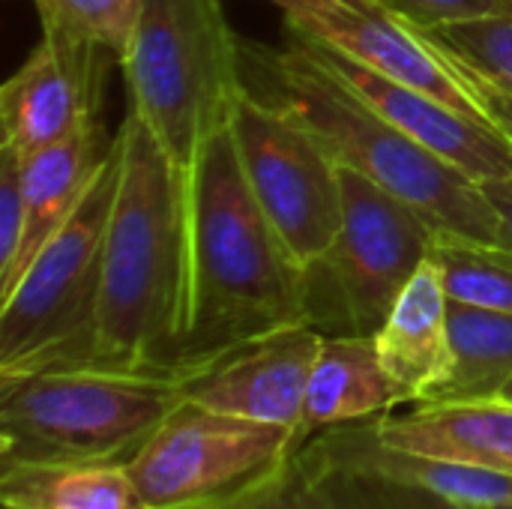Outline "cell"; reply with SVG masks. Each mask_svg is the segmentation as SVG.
Returning a JSON list of instances; mask_svg holds the SVG:
<instances>
[{
  "label": "cell",
  "instance_id": "cell-1",
  "mask_svg": "<svg viewBox=\"0 0 512 509\" xmlns=\"http://www.w3.org/2000/svg\"><path fill=\"white\" fill-rule=\"evenodd\" d=\"M117 141L120 177L87 369L177 381L189 324V177L135 111H126Z\"/></svg>",
  "mask_w": 512,
  "mask_h": 509
},
{
  "label": "cell",
  "instance_id": "cell-2",
  "mask_svg": "<svg viewBox=\"0 0 512 509\" xmlns=\"http://www.w3.org/2000/svg\"><path fill=\"white\" fill-rule=\"evenodd\" d=\"M291 324H306L303 267L252 198L228 126L189 171V324L177 381Z\"/></svg>",
  "mask_w": 512,
  "mask_h": 509
},
{
  "label": "cell",
  "instance_id": "cell-3",
  "mask_svg": "<svg viewBox=\"0 0 512 509\" xmlns=\"http://www.w3.org/2000/svg\"><path fill=\"white\" fill-rule=\"evenodd\" d=\"M246 87L309 126L339 165L360 171L420 210L441 234L501 243V228L483 183L435 156L285 33L282 48L243 42Z\"/></svg>",
  "mask_w": 512,
  "mask_h": 509
},
{
  "label": "cell",
  "instance_id": "cell-4",
  "mask_svg": "<svg viewBox=\"0 0 512 509\" xmlns=\"http://www.w3.org/2000/svg\"><path fill=\"white\" fill-rule=\"evenodd\" d=\"M120 66L129 111L186 177L204 144L231 126L249 90L243 39L222 0H141Z\"/></svg>",
  "mask_w": 512,
  "mask_h": 509
},
{
  "label": "cell",
  "instance_id": "cell-5",
  "mask_svg": "<svg viewBox=\"0 0 512 509\" xmlns=\"http://www.w3.org/2000/svg\"><path fill=\"white\" fill-rule=\"evenodd\" d=\"M183 402L171 378L108 369H36L0 378V468L129 462Z\"/></svg>",
  "mask_w": 512,
  "mask_h": 509
},
{
  "label": "cell",
  "instance_id": "cell-6",
  "mask_svg": "<svg viewBox=\"0 0 512 509\" xmlns=\"http://www.w3.org/2000/svg\"><path fill=\"white\" fill-rule=\"evenodd\" d=\"M117 177L120 141L114 135L78 210L0 297V378L87 366Z\"/></svg>",
  "mask_w": 512,
  "mask_h": 509
},
{
  "label": "cell",
  "instance_id": "cell-7",
  "mask_svg": "<svg viewBox=\"0 0 512 509\" xmlns=\"http://www.w3.org/2000/svg\"><path fill=\"white\" fill-rule=\"evenodd\" d=\"M438 228L342 165V225L330 249L303 270V315L324 336L375 339L411 276L435 255Z\"/></svg>",
  "mask_w": 512,
  "mask_h": 509
},
{
  "label": "cell",
  "instance_id": "cell-8",
  "mask_svg": "<svg viewBox=\"0 0 512 509\" xmlns=\"http://www.w3.org/2000/svg\"><path fill=\"white\" fill-rule=\"evenodd\" d=\"M294 432L183 399L126 462L147 509H210L279 474Z\"/></svg>",
  "mask_w": 512,
  "mask_h": 509
},
{
  "label": "cell",
  "instance_id": "cell-9",
  "mask_svg": "<svg viewBox=\"0 0 512 509\" xmlns=\"http://www.w3.org/2000/svg\"><path fill=\"white\" fill-rule=\"evenodd\" d=\"M231 138L252 198L306 270L339 234L342 165L309 126L252 90L234 108Z\"/></svg>",
  "mask_w": 512,
  "mask_h": 509
},
{
  "label": "cell",
  "instance_id": "cell-10",
  "mask_svg": "<svg viewBox=\"0 0 512 509\" xmlns=\"http://www.w3.org/2000/svg\"><path fill=\"white\" fill-rule=\"evenodd\" d=\"M324 333L291 324L249 339L180 378V396L219 414L285 426L297 435Z\"/></svg>",
  "mask_w": 512,
  "mask_h": 509
},
{
  "label": "cell",
  "instance_id": "cell-11",
  "mask_svg": "<svg viewBox=\"0 0 512 509\" xmlns=\"http://www.w3.org/2000/svg\"><path fill=\"white\" fill-rule=\"evenodd\" d=\"M288 36H294L315 60H321L369 108H375L381 117H387L417 144L447 159L450 165H456L477 183L512 177V144L489 120L471 117L459 111L456 105L414 84L381 75L327 45L306 39L303 33L291 27H288Z\"/></svg>",
  "mask_w": 512,
  "mask_h": 509
},
{
  "label": "cell",
  "instance_id": "cell-12",
  "mask_svg": "<svg viewBox=\"0 0 512 509\" xmlns=\"http://www.w3.org/2000/svg\"><path fill=\"white\" fill-rule=\"evenodd\" d=\"M285 27L486 120L417 30L375 0H270Z\"/></svg>",
  "mask_w": 512,
  "mask_h": 509
},
{
  "label": "cell",
  "instance_id": "cell-13",
  "mask_svg": "<svg viewBox=\"0 0 512 509\" xmlns=\"http://www.w3.org/2000/svg\"><path fill=\"white\" fill-rule=\"evenodd\" d=\"M105 57L111 54L87 39L42 30L39 45L0 87L3 147L30 156L96 120Z\"/></svg>",
  "mask_w": 512,
  "mask_h": 509
},
{
  "label": "cell",
  "instance_id": "cell-14",
  "mask_svg": "<svg viewBox=\"0 0 512 509\" xmlns=\"http://www.w3.org/2000/svg\"><path fill=\"white\" fill-rule=\"evenodd\" d=\"M378 435L402 450L512 477V402L504 396L417 402L378 417Z\"/></svg>",
  "mask_w": 512,
  "mask_h": 509
},
{
  "label": "cell",
  "instance_id": "cell-15",
  "mask_svg": "<svg viewBox=\"0 0 512 509\" xmlns=\"http://www.w3.org/2000/svg\"><path fill=\"white\" fill-rule=\"evenodd\" d=\"M297 450H306L309 456L339 468H354V471H369L390 480L414 483L420 489L438 492L468 507L489 509L512 501V477H498L480 468L393 447L381 441L378 417L324 429L312 435L306 444H300Z\"/></svg>",
  "mask_w": 512,
  "mask_h": 509
},
{
  "label": "cell",
  "instance_id": "cell-16",
  "mask_svg": "<svg viewBox=\"0 0 512 509\" xmlns=\"http://www.w3.org/2000/svg\"><path fill=\"white\" fill-rule=\"evenodd\" d=\"M378 357L408 405L429 402L450 375V294L429 258L396 297L375 333Z\"/></svg>",
  "mask_w": 512,
  "mask_h": 509
},
{
  "label": "cell",
  "instance_id": "cell-17",
  "mask_svg": "<svg viewBox=\"0 0 512 509\" xmlns=\"http://www.w3.org/2000/svg\"><path fill=\"white\" fill-rule=\"evenodd\" d=\"M408 405L396 381L387 375L375 339L366 336H324L303 402V420L294 444H306L312 435L384 417Z\"/></svg>",
  "mask_w": 512,
  "mask_h": 509
},
{
  "label": "cell",
  "instance_id": "cell-18",
  "mask_svg": "<svg viewBox=\"0 0 512 509\" xmlns=\"http://www.w3.org/2000/svg\"><path fill=\"white\" fill-rule=\"evenodd\" d=\"M99 141V123L87 120L66 138L21 156V189H24V210H27V228L18 252L15 273L9 285L0 291V297L18 282V276L27 270V264L36 258V252L66 225V219L78 210L87 189L93 186L99 165L105 153Z\"/></svg>",
  "mask_w": 512,
  "mask_h": 509
},
{
  "label": "cell",
  "instance_id": "cell-19",
  "mask_svg": "<svg viewBox=\"0 0 512 509\" xmlns=\"http://www.w3.org/2000/svg\"><path fill=\"white\" fill-rule=\"evenodd\" d=\"M3 509H147L126 462H39L0 468Z\"/></svg>",
  "mask_w": 512,
  "mask_h": 509
},
{
  "label": "cell",
  "instance_id": "cell-20",
  "mask_svg": "<svg viewBox=\"0 0 512 509\" xmlns=\"http://www.w3.org/2000/svg\"><path fill=\"white\" fill-rule=\"evenodd\" d=\"M453 366L429 402L492 399L512 378V315L450 300Z\"/></svg>",
  "mask_w": 512,
  "mask_h": 509
},
{
  "label": "cell",
  "instance_id": "cell-21",
  "mask_svg": "<svg viewBox=\"0 0 512 509\" xmlns=\"http://www.w3.org/2000/svg\"><path fill=\"white\" fill-rule=\"evenodd\" d=\"M450 300L512 315V249L438 234L435 255Z\"/></svg>",
  "mask_w": 512,
  "mask_h": 509
},
{
  "label": "cell",
  "instance_id": "cell-22",
  "mask_svg": "<svg viewBox=\"0 0 512 509\" xmlns=\"http://www.w3.org/2000/svg\"><path fill=\"white\" fill-rule=\"evenodd\" d=\"M414 27V24H411ZM429 45L465 63L512 96V12L477 15L441 27H414Z\"/></svg>",
  "mask_w": 512,
  "mask_h": 509
},
{
  "label": "cell",
  "instance_id": "cell-23",
  "mask_svg": "<svg viewBox=\"0 0 512 509\" xmlns=\"http://www.w3.org/2000/svg\"><path fill=\"white\" fill-rule=\"evenodd\" d=\"M42 30L69 33L105 48L117 63L132 39L141 0H33Z\"/></svg>",
  "mask_w": 512,
  "mask_h": 509
},
{
  "label": "cell",
  "instance_id": "cell-24",
  "mask_svg": "<svg viewBox=\"0 0 512 509\" xmlns=\"http://www.w3.org/2000/svg\"><path fill=\"white\" fill-rule=\"evenodd\" d=\"M24 228L27 210L21 189V156L9 147H0V291L15 273Z\"/></svg>",
  "mask_w": 512,
  "mask_h": 509
},
{
  "label": "cell",
  "instance_id": "cell-25",
  "mask_svg": "<svg viewBox=\"0 0 512 509\" xmlns=\"http://www.w3.org/2000/svg\"><path fill=\"white\" fill-rule=\"evenodd\" d=\"M414 27H441L477 15L512 12V0H375Z\"/></svg>",
  "mask_w": 512,
  "mask_h": 509
},
{
  "label": "cell",
  "instance_id": "cell-26",
  "mask_svg": "<svg viewBox=\"0 0 512 509\" xmlns=\"http://www.w3.org/2000/svg\"><path fill=\"white\" fill-rule=\"evenodd\" d=\"M210 509H318L312 504V498L306 495V486H303V480H300V471H297V465H294V456L288 459V465L279 471V474H273V477H267V480H261V483H255L252 489H246V492H240V495H234V498H228V501H222V504H216V507Z\"/></svg>",
  "mask_w": 512,
  "mask_h": 509
},
{
  "label": "cell",
  "instance_id": "cell-27",
  "mask_svg": "<svg viewBox=\"0 0 512 509\" xmlns=\"http://www.w3.org/2000/svg\"><path fill=\"white\" fill-rule=\"evenodd\" d=\"M420 36V33H417ZM423 39V36H420ZM426 42V39H423ZM429 45V42H426ZM438 57H441V63L450 69V75H453V81L468 93V99L477 105V111L507 138L512 144V96L510 93H504V90H498L495 84H489L483 75H477L474 69H468L465 63H459V60H453L450 54H444L441 48H435V45H429Z\"/></svg>",
  "mask_w": 512,
  "mask_h": 509
},
{
  "label": "cell",
  "instance_id": "cell-28",
  "mask_svg": "<svg viewBox=\"0 0 512 509\" xmlns=\"http://www.w3.org/2000/svg\"><path fill=\"white\" fill-rule=\"evenodd\" d=\"M483 192L489 195L495 216H498V228H501V246L512 249V177H498V180H486Z\"/></svg>",
  "mask_w": 512,
  "mask_h": 509
},
{
  "label": "cell",
  "instance_id": "cell-29",
  "mask_svg": "<svg viewBox=\"0 0 512 509\" xmlns=\"http://www.w3.org/2000/svg\"><path fill=\"white\" fill-rule=\"evenodd\" d=\"M501 396H504V399H510V402H512V378L507 381V387L501 390Z\"/></svg>",
  "mask_w": 512,
  "mask_h": 509
},
{
  "label": "cell",
  "instance_id": "cell-30",
  "mask_svg": "<svg viewBox=\"0 0 512 509\" xmlns=\"http://www.w3.org/2000/svg\"><path fill=\"white\" fill-rule=\"evenodd\" d=\"M489 509H512V501H507V504H498V507H489Z\"/></svg>",
  "mask_w": 512,
  "mask_h": 509
}]
</instances>
